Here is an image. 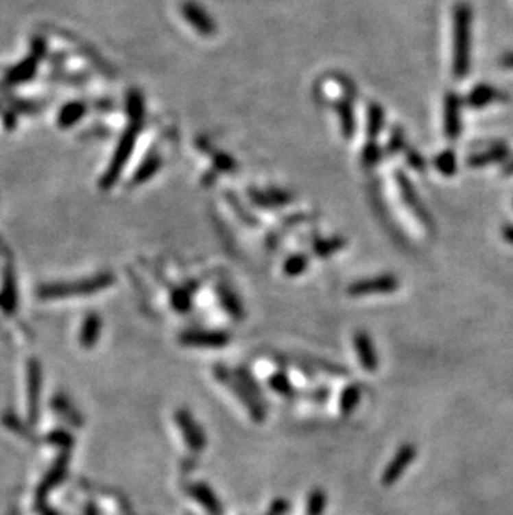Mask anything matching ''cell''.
<instances>
[{"instance_id":"cell-1","label":"cell","mask_w":513,"mask_h":515,"mask_svg":"<svg viewBox=\"0 0 513 515\" xmlns=\"http://www.w3.org/2000/svg\"><path fill=\"white\" fill-rule=\"evenodd\" d=\"M472 9L466 3H457L453 9V60L455 79H464L470 71V44H472Z\"/></svg>"},{"instance_id":"cell-2","label":"cell","mask_w":513,"mask_h":515,"mask_svg":"<svg viewBox=\"0 0 513 515\" xmlns=\"http://www.w3.org/2000/svg\"><path fill=\"white\" fill-rule=\"evenodd\" d=\"M213 370H215V377L219 379L222 383H225V385H227L228 389H230L232 392L239 397V400L242 402L245 407L248 409V414L252 416V419H254L255 422H262L263 419H265V405L252 396L250 390L245 387L242 379H240L235 372L225 369L224 366H217Z\"/></svg>"},{"instance_id":"cell-3","label":"cell","mask_w":513,"mask_h":515,"mask_svg":"<svg viewBox=\"0 0 513 515\" xmlns=\"http://www.w3.org/2000/svg\"><path fill=\"white\" fill-rule=\"evenodd\" d=\"M398 289V280L394 276H380L359 280L348 287V294L352 297L380 296V294H392Z\"/></svg>"},{"instance_id":"cell-4","label":"cell","mask_w":513,"mask_h":515,"mask_svg":"<svg viewBox=\"0 0 513 515\" xmlns=\"http://www.w3.org/2000/svg\"><path fill=\"white\" fill-rule=\"evenodd\" d=\"M415 457H417V448H415V445H411V444L402 445V447L396 451L395 457L390 460V464H388L387 468L383 470V475H382L383 486L390 487L398 482V479L402 477L403 472L407 470L408 466L414 462Z\"/></svg>"},{"instance_id":"cell-5","label":"cell","mask_w":513,"mask_h":515,"mask_svg":"<svg viewBox=\"0 0 513 515\" xmlns=\"http://www.w3.org/2000/svg\"><path fill=\"white\" fill-rule=\"evenodd\" d=\"M180 342L187 347L224 348L230 342V335L224 331H189L182 334Z\"/></svg>"},{"instance_id":"cell-6","label":"cell","mask_w":513,"mask_h":515,"mask_svg":"<svg viewBox=\"0 0 513 515\" xmlns=\"http://www.w3.org/2000/svg\"><path fill=\"white\" fill-rule=\"evenodd\" d=\"M175 419H177V424L178 427H180L182 433H184L187 445H189L193 452L204 451L205 445H207V437H205L204 431H202V427L197 424L195 419H193L187 410H178Z\"/></svg>"},{"instance_id":"cell-7","label":"cell","mask_w":513,"mask_h":515,"mask_svg":"<svg viewBox=\"0 0 513 515\" xmlns=\"http://www.w3.org/2000/svg\"><path fill=\"white\" fill-rule=\"evenodd\" d=\"M443 125L445 135L450 141H457L462 134V100L453 92L445 97V108H443Z\"/></svg>"},{"instance_id":"cell-8","label":"cell","mask_w":513,"mask_h":515,"mask_svg":"<svg viewBox=\"0 0 513 515\" xmlns=\"http://www.w3.org/2000/svg\"><path fill=\"white\" fill-rule=\"evenodd\" d=\"M182 14H184L187 22H189L198 34H202V36H213V34H215V22H213L212 17H210L200 5H197L195 2H185L184 5H182Z\"/></svg>"},{"instance_id":"cell-9","label":"cell","mask_w":513,"mask_h":515,"mask_svg":"<svg viewBox=\"0 0 513 515\" xmlns=\"http://www.w3.org/2000/svg\"><path fill=\"white\" fill-rule=\"evenodd\" d=\"M107 278H95L91 282H82V284L73 285H50L40 292L42 297H65V296H77V294H91L93 290L107 285Z\"/></svg>"},{"instance_id":"cell-10","label":"cell","mask_w":513,"mask_h":515,"mask_svg":"<svg viewBox=\"0 0 513 515\" xmlns=\"http://www.w3.org/2000/svg\"><path fill=\"white\" fill-rule=\"evenodd\" d=\"M395 179H396V184H398L400 193H402L403 200H405L408 208H410V211L414 212V214L417 215L423 224H427V226H429L430 217H429V214H427L425 207H423L422 202H420V200L417 199V193H415L414 187H411V184H410V180L407 179V176H403L402 172H396Z\"/></svg>"},{"instance_id":"cell-11","label":"cell","mask_w":513,"mask_h":515,"mask_svg":"<svg viewBox=\"0 0 513 515\" xmlns=\"http://www.w3.org/2000/svg\"><path fill=\"white\" fill-rule=\"evenodd\" d=\"M353 344H355V350L361 366L370 372L375 370L379 367V357H377V352L373 348V342L368 334L359 331L353 335Z\"/></svg>"},{"instance_id":"cell-12","label":"cell","mask_w":513,"mask_h":515,"mask_svg":"<svg viewBox=\"0 0 513 515\" xmlns=\"http://www.w3.org/2000/svg\"><path fill=\"white\" fill-rule=\"evenodd\" d=\"M187 490H189V494L192 495V497L195 499V501L200 503L204 509H207V512L210 515L224 514V509H222L219 497L213 494V490L210 489L208 486H205V483H193V486H190Z\"/></svg>"},{"instance_id":"cell-13","label":"cell","mask_w":513,"mask_h":515,"mask_svg":"<svg viewBox=\"0 0 513 515\" xmlns=\"http://www.w3.org/2000/svg\"><path fill=\"white\" fill-rule=\"evenodd\" d=\"M137 132H139V123H135V125H132L130 129H128V134H126V137L122 139L119 150H117L114 164H112L110 170H108V180H115V177L120 173V169L123 167V164L127 162L128 156H130L132 149H134L135 135H137Z\"/></svg>"},{"instance_id":"cell-14","label":"cell","mask_w":513,"mask_h":515,"mask_svg":"<svg viewBox=\"0 0 513 515\" xmlns=\"http://www.w3.org/2000/svg\"><path fill=\"white\" fill-rule=\"evenodd\" d=\"M507 157H508L507 145L497 144V145H492L487 150H484V152H478V154H473V156H470L468 160H466V164L472 165V167H485V165L505 160Z\"/></svg>"},{"instance_id":"cell-15","label":"cell","mask_w":513,"mask_h":515,"mask_svg":"<svg viewBox=\"0 0 513 515\" xmlns=\"http://www.w3.org/2000/svg\"><path fill=\"white\" fill-rule=\"evenodd\" d=\"M501 99V92L497 91L495 87L492 85H477L472 92H470L468 97H466V106L473 107V108H481L488 104L495 102V100Z\"/></svg>"},{"instance_id":"cell-16","label":"cell","mask_w":513,"mask_h":515,"mask_svg":"<svg viewBox=\"0 0 513 515\" xmlns=\"http://www.w3.org/2000/svg\"><path fill=\"white\" fill-rule=\"evenodd\" d=\"M335 110L338 117H340L342 134H344L345 139H352L353 134H355V114H353L352 102L347 99L338 100L335 104Z\"/></svg>"},{"instance_id":"cell-17","label":"cell","mask_w":513,"mask_h":515,"mask_svg":"<svg viewBox=\"0 0 513 515\" xmlns=\"http://www.w3.org/2000/svg\"><path fill=\"white\" fill-rule=\"evenodd\" d=\"M217 294H219V299L224 305V309L230 313L232 317H235V320H242L243 319V307L242 302H240L239 297L235 296V292L230 287H227L225 284H220L217 287Z\"/></svg>"},{"instance_id":"cell-18","label":"cell","mask_w":513,"mask_h":515,"mask_svg":"<svg viewBox=\"0 0 513 515\" xmlns=\"http://www.w3.org/2000/svg\"><path fill=\"white\" fill-rule=\"evenodd\" d=\"M252 202L262 207H280V205H287L291 202V197L289 193L280 191H268V192H250Z\"/></svg>"},{"instance_id":"cell-19","label":"cell","mask_w":513,"mask_h":515,"mask_svg":"<svg viewBox=\"0 0 513 515\" xmlns=\"http://www.w3.org/2000/svg\"><path fill=\"white\" fill-rule=\"evenodd\" d=\"M367 135H368V141L370 142H375V139L379 137L380 132H382L383 129V123H385V112L383 108L379 106V104H370V107H368V112H367Z\"/></svg>"},{"instance_id":"cell-20","label":"cell","mask_w":513,"mask_h":515,"mask_svg":"<svg viewBox=\"0 0 513 515\" xmlns=\"http://www.w3.org/2000/svg\"><path fill=\"white\" fill-rule=\"evenodd\" d=\"M40 367L35 360H30L29 363V400H30V417L37 416V402H38V389H40Z\"/></svg>"},{"instance_id":"cell-21","label":"cell","mask_w":513,"mask_h":515,"mask_svg":"<svg viewBox=\"0 0 513 515\" xmlns=\"http://www.w3.org/2000/svg\"><path fill=\"white\" fill-rule=\"evenodd\" d=\"M360 397H361V387L359 385V383H353V385L347 387V389L344 390V394H342V398H340L342 414H344V416H348V414H352L353 410H355L357 405H359Z\"/></svg>"},{"instance_id":"cell-22","label":"cell","mask_w":513,"mask_h":515,"mask_svg":"<svg viewBox=\"0 0 513 515\" xmlns=\"http://www.w3.org/2000/svg\"><path fill=\"white\" fill-rule=\"evenodd\" d=\"M344 247H345V239L332 237V239H325V240H317L313 245V250L318 257H330V255H333L335 252L344 249Z\"/></svg>"},{"instance_id":"cell-23","label":"cell","mask_w":513,"mask_h":515,"mask_svg":"<svg viewBox=\"0 0 513 515\" xmlns=\"http://www.w3.org/2000/svg\"><path fill=\"white\" fill-rule=\"evenodd\" d=\"M326 509V494L322 489H315L307 499V515H322Z\"/></svg>"},{"instance_id":"cell-24","label":"cell","mask_w":513,"mask_h":515,"mask_svg":"<svg viewBox=\"0 0 513 515\" xmlns=\"http://www.w3.org/2000/svg\"><path fill=\"white\" fill-rule=\"evenodd\" d=\"M435 167L440 170L443 176H453L457 172V156L453 154V150H443L442 154H438L435 158Z\"/></svg>"},{"instance_id":"cell-25","label":"cell","mask_w":513,"mask_h":515,"mask_svg":"<svg viewBox=\"0 0 513 515\" xmlns=\"http://www.w3.org/2000/svg\"><path fill=\"white\" fill-rule=\"evenodd\" d=\"M100 334V319L95 315H91L87 322L84 324V331H82V344L84 347H92L95 344L97 337Z\"/></svg>"},{"instance_id":"cell-26","label":"cell","mask_w":513,"mask_h":515,"mask_svg":"<svg viewBox=\"0 0 513 515\" xmlns=\"http://www.w3.org/2000/svg\"><path fill=\"white\" fill-rule=\"evenodd\" d=\"M307 267H309V259H307L305 255L298 254V255H294V257H290L289 261L283 264V272H285L289 277H297L305 272Z\"/></svg>"},{"instance_id":"cell-27","label":"cell","mask_w":513,"mask_h":515,"mask_svg":"<svg viewBox=\"0 0 513 515\" xmlns=\"http://www.w3.org/2000/svg\"><path fill=\"white\" fill-rule=\"evenodd\" d=\"M268 383H270V389L275 390V392L280 394V396H294V387H291V382L289 381L285 374H274L270 379H268Z\"/></svg>"},{"instance_id":"cell-28","label":"cell","mask_w":513,"mask_h":515,"mask_svg":"<svg viewBox=\"0 0 513 515\" xmlns=\"http://www.w3.org/2000/svg\"><path fill=\"white\" fill-rule=\"evenodd\" d=\"M361 157H363V165H367V167H373V165L379 164V162H380V157H382V150H380V147L377 145V142L368 141V144L365 145Z\"/></svg>"},{"instance_id":"cell-29","label":"cell","mask_w":513,"mask_h":515,"mask_svg":"<svg viewBox=\"0 0 513 515\" xmlns=\"http://www.w3.org/2000/svg\"><path fill=\"white\" fill-rule=\"evenodd\" d=\"M65 459H67V457H64V459H62L60 462L57 464L56 468H53V470L50 472L49 477L45 479V483H44V486H42V489H40V495H44L47 489H50V487H52V486H56L58 480H60L62 474H64V470H65Z\"/></svg>"},{"instance_id":"cell-30","label":"cell","mask_w":513,"mask_h":515,"mask_svg":"<svg viewBox=\"0 0 513 515\" xmlns=\"http://www.w3.org/2000/svg\"><path fill=\"white\" fill-rule=\"evenodd\" d=\"M158 165H160V158H158L157 156L147 158V162L142 165V169H140V172L137 173V180L149 179L150 176H154V173L157 172Z\"/></svg>"},{"instance_id":"cell-31","label":"cell","mask_w":513,"mask_h":515,"mask_svg":"<svg viewBox=\"0 0 513 515\" xmlns=\"http://www.w3.org/2000/svg\"><path fill=\"white\" fill-rule=\"evenodd\" d=\"M190 302H192L190 292H187V290H178V292H175L174 305H175V309H177V311H180V312L189 311Z\"/></svg>"},{"instance_id":"cell-32","label":"cell","mask_w":513,"mask_h":515,"mask_svg":"<svg viewBox=\"0 0 513 515\" xmlns=\"http://www.w3.org/2000/svg\"><path fill=\"white\" fill-rule=\"evenodd\" d=\"M403 147H405V137H403L402 130L396 127V129L394 130V134H392L390 141H388V152L396 154L398 150H402Z\"/></svg>"},{"instance_id":"cell-33","label":"cell","mask_w":513,"mask_h":515,"mask_svg":"<svg viewBox=\"0 0 513 515\" xmlns=\"http://www.w3.org/2000/svg\"><path fill=\"white\" fill-rule=\"evenodd\" d=\"M290 512V502L285 499H277L270 503V515H285Z\"/></svg>"},{"instance_id":"cell-34","label":"cell","mask_w":513,"mask_h":515,"mask_svg":"<svg viewBox=\"0 0 513 515\" xmlns=\"http://www.w3.org/2000/svg\"><path fill=\"white\" fill-rule=\"evenodd\" d=\"M407 160H408V164L411 165V167L420 170V172H422V170H425V160H423V157L420 156L417 150L408 149L407 150Z\"/></svg>"},{"instance_id":"cell-35","label":"cell","mask_w":513,"mask_h":515,"mask_svg":"<svg viewBox=\"0 0 513 515\" xmlns=\"http://www.w3.org/2000/svg\"><path fill=\"white\" fill-rule=\"evenodd\" d=\"M82 114V107L80 106H72L69 108H65L64 114H62V120H64V123H72L75 122L77 117Z\"/></svg>"},{"instance_id":"cell-36","label":"cell","mask_w":513,"mask_h":515,"mask_svg":"<svg viewBox=\"0 0 513 515\" xmlns=\"http://www.w3.org/2000/svg\"><path fill=\"white\" fill-rule=\"evenodd\" d=\"M215 165L220 170H225V172H228V170L235 169V164H233L232 158L228 157V156H225V154H219V156L215 157Z\"/></svg>"},{"instance_id":"cell-37","label":"cell","mask_w":513,"mask_h":515,"mask_svg":"<svg viewBox=\"0 0 513 515\" xmlns=\"http://www.w3.org/2000/svg\"><path fill=\"white\" fill-rule=\"evenodd\" d=\"M501 234H503V239L507 240L508 243H512V245H513V226H510V224H507V226L503 227V230H501Z\"/></svg>"},{"instance_id":"cell-38","label":"cell","mask_w":513,"mask_h":515,"mask_svg":"<svg viewBox=\"0 0 513 515\" xmlns=\"http://www.w3.org/2000/svg\"><path fill=\"white\" fill-rule=\"evenodd\" d=\"M501 65H503L505 69H513V52L505 53V56L501 57Z\"/></svg>"},{"instance_id":"cell-39","label":"cell","mask_w":513,"mask_h":515,"mask_svg":"<svg viewBox=\"0 0 513 515\" xmlns=\"http://www.w3.org/2000/svg\"><path fill=\"white\" fill-rule=\"evenodd\" d=\"M505 173H513V158L505 165Z\"/></svg>"},{"instance_id":"cell-40","label":"cell","mask_w":513,"mask_h":515,"mask_svg":"<svg viewBox=\"0 0 513 515\" xmlns=\"http://www.w3.org/2000/svg\"><path fill=\"white\" fill-rule=\"evenodd\" d=\"M268 515H270V514H268Z\"/></svg>"}]
</instances>
